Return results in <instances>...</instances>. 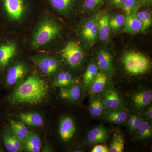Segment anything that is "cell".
Masks as SVG:
<instances>
[{"instance_id": "27", "label": "cell", "mask_w": 152, "mask_h": 152, "mask_svg": "<svg viewBox=\"0 0 152 152\" xmlns=\"http://www.w3.org/2000/svg\"><path fill=\"white\" fill-rule=\"evenodd\" d=\"M27 151L30 152H39L42 148L40 139L35 134H29L26 141Z\"/></svg>"}, {"instance_id": "18", "label": "cell", "mask_w": 152, "mask_h": 152, "mask_svg": "<svg viewBox=\"0 0 152 152\" xmlns=\"http://www.w3.org/2000/svg\"><path fill=\"white\" fill-rule=\"evenodd\" d=\"M101 13L99 20V31L98 36L101 42L106 43L110 38V17L107 13L102 14Z\"/></svg>"}, {"instance_id": "3", "label": "cell", "mask_w": 152, "mask_h": 152, "mask_svg": "<svg viewBox=\"0 0 152 152\" xmlns=\"http://www.w3.org/2000/svg\"><path fill=\"white\" fill-rule=\"evenodd\" d=\"M123 62L126 69L132 75L143 74L151 66L150 60L144 55L137 52H131L125 54Z\"/></svg>"}, {"instance_id": "35", "label": "cell", "mask_w": 152, "mask_h": 152, "mask_svg": "<svg viewBox=\"0 0 152 152\" xmlns=\"http://www.w3.org/2000/svg\"><path fill=\"white\" fill-rule=\"evenodd\" d=\"M107 4L113 7L121 8L125 0H105Z\"/></svg>"}, {"instance_id": "20", "label": "cell", "mask_w": 152, "mask_h": 152, "mask_svg": "<svg viewBox=\"0 0 152 152\" xmlns=\"http://www.w3.org/2000/svg\"><path fill=\"white\" fill-rule=\"evenodd\" d=\"M16 50V46L14 43H8L0 46V67H5L8 64Z\"/></svg>"}, {"instance_id": "12", "label": "cell", "mask_w": 152, "mask_h": 152, "mask_svg": "<svg viewBox=\"0 0 152 152\" xmlns=\"http://www.w3.org/2000/svg\"><path fill=\"white\" fill-rule=\"evenodd\" d=\"M88 112L90 116L94 119H102L106 110L101 94L90 95Z\"/></svg>"}, {"instance_id": "5", "label": "cell", "mask_w": 152, "mask_h": 152, "mask_svg": "<svg viewBox=\"0 0 152 152\" xmlns=\"http://www.w3.org/2000/svg\"><path fill=\"white\" fill-rule=\"evenodd\" d=\"M106 110L126 108L122 98L113 84L109 86L101 94Z\"/></svg>"}, {"instance_id": "4", "label": "cell", "mask_w": 152, "mask_h": 152, "mask_svg": "<svg viewBox=\"0 0 152 152\" xmlns=\"http://www.w3.org/2000/svg\"><path fill=\"white\" fill-rule=\"evenodd\" d=\"M62 55L71 67H79L84 59V54L80 45L75 42L68 43L62 50Z\"/></svg>"}, {"instance_id": "13", "label": "cell", "mask_w": 152, "mask_h": 152, "mask_svg": "<svg viewBox=\"0 0 152 152\" xmlns=\"http://www.w3.org/2000/svg\"><path fill=\"white\" fill-rule=\"evenodd\" d=\"M76 129L75 122L70 117H64L61 120L59 133L61 139L64 141H68L72 138L75 133Z\"/></svg>"}, {"instance_id": "8", "label": "cell", "mask_w": 152, "mask_h": 152, "mask_svg": "<svg viewBox=\"0 0 152 152\" xmlns=\"http://www.w3.org/2000/svg\"><path fill=\"white\" fill-rule=\"evenodd\" d=\"M111 84V77L99 71L87 90L90 95L101 94L107 87Z\"/></svg>"}, {"instance_id": "17", "label": "cell", "mask_w": 152, "mask_h": 152, "mask_svg": "<svg viewBox=\"0 0 152 152\" xmlns=\"http://www.w3.org/2000/svg\"><path fill=\"white\" fill-rule=\"evenodd\" d=\"M26 69L24 65L18 64L9 69L7 77V83L9 86H13L25 75Z\"/></svg>"}, {"instance_id": "30", "label": "cell", "mask_w": 152, "mask_h": 152, "mask_svg": "<svg viewBox=\"0 0 152 152\" xmlns=\"http://www.w3.org/2000/svg\"><path fill=\"white\" fill-rule=\"evenodd\" d=\"M125 141L121 134H116L112 140L110 152H122L124 149Z\"/></svg>"}, {"instance_id": "36", "label": "cell", "mask_w": 152, "mask_h": 152, "mask_svg": "<svg viewBox=\"0 0 152 152\" xmlns=\"http://www.w3.org/2000/svg\"><path fill=\"white\" fill-rule=\"evenodd\" d=\"M91 152H108L109 149L106 145H96L91 151Z\"/></svg>"}, {"instance_id": "34", "label": "cell", "mask_w": 152, "mask_h": 152, "mask_svg": "<svg viewBox=\"0 0 152 152\" xmlns=\"http://www.w3.org/2000/svg\"><path fill=\"white\" fill-rule=\"evenodd\" d=\"M142 112L140 115H139L142 118L146 119L152 122V104Z\"/></svg>"}, {"instance_id": "16", "label": "cell", "mask_w": 152, "mask_h": 152, "mask_svg": "<svg viewBox=\"0 0 152 152\" xmlns=\"http://www.w3.org/2000/svg\"><path fill=\"white\" fill-rule=\"evenodd\" d=\"M136 13L126 15L125 17L124 28L121 33L135 34L140 31L142 23L137 16Z\"/></svg>"}, {"instance_id": "32", "label": "cell", "mask_w": 152, "mask_h": 152, "mask_svg": "<svg viewBox=\"0 0 152 152\" xmlns=\"http://www.w3.org/2000/svg\"><path fill=\"white\" fill-rule=\"evenodd\" d=\"M125 16L122 14H118L110 18V30L113 32L118 31L124 26Z\"/></svg>"}, {"instance_id": "29", "label": "cell", "mask_w": 152, "mask_h": 152, "mask_svg": "<svg viewBox=\"0 0 152 152\" xmlns=\"http://www.w3.org/2000/svg\"><path fill=\"white\" fill-rule=\"evenodd\" d=\"M142 7V5L140 0H125L121 9L128 15L137 12Z\"/></svg>"}, {"instance_id": "15", "label": "cell", "mask_w": 152, "mask_h": 152, "mask_svg": "<svg viewBox=\"0 0 152 152\" xmlns=\"http://www.w3.org/2000/svg\"><path fill=\"white\" fill-rule=\"evenodd\" d=\"M36 64L45 75H50L53 73L59 66V63L56 60L50 58L44 57L34 60Z\"/></svg>"}, {"instance_id": "23", "label": "cell", "mask_w": 152, "mask_h": 152, "mask_svg": "<svg viewBox=\"0 0 152 152\" xmlns=\"http://www.w3.org/2000/svg\"><path fill=\"white\" fill-rule=\"evenodd\" d=\"M19 118L23 123L28 126L39 127L44 124L42 117L37 113H21L19 115Z\"/></svg>"}, {"instance_id": "2", "label": "cell", "mask_w": 152, "mask_h": 152, "mask_svg": "<svg viewBox=\"0 0 152 152\" xmlns=\"http://www.w3.org/2000/svg\"><path fill=\"white\" fill-rule=\"evenodd\" d=\"M58 25L51 20H46L39 26L32 42L33 47L38 48L51 41L59 33Z\"/></svg>"}, {"instance_id": "14", "label": "cell", "mask_w": 152, "mask_h": 152, "mask_svg": "<svg viewBox=\"0 0 152 152\" xmlns=\"http://www.w3.org/2000/svg\"><path fill=\"white\" fill-rule=\"evenodd\" d=\"M129 115L127 109L111 110L107 111L102 119L111 124L126 125Z\"/></svg>"}, {"instance_id": "7", "label": "cell", "mask_w": 152, "mask_h": 152, "mask_svg": "<svg viewBox=\"0 0 152 152\" xmlns=\"http://www.w3.org/2000/svg\"><path fill=\"white\" fill-rule=\"evenodd\" d=\"M110 135V130L100 124L93 128L87 134L86 143L89 145L103 143L108 140Z\"/></svg>"}, {"instance_id": "6", "label": "cell", "mask_w": 152, "mask_h": 152, "mask_svg": "<svg viewBox=\"0 0 152 152\" xmlns=\"http://www.w3.org/2000/svg\"><path fill=\"white\" fill-rule=\"evenodd\" d=\"M101 13H98L89 19L83 26L81 36L84 40L89 45H94L98 37L99 20Z\"/></svg>"}, {"instance_id": "21", "label": "cell", "mask_w": 152, "mask_h": 152, "mask_svg": "<svg viewBox=\"0 0 152 152\" xmlns=\"http://www.w3.org/2000/svg\"><path fill=\"white\" fill-rule=\"evenodd\" d=\"M10 124L11 129L15 137L21 143L24 142L28 135L29 132L23 123L11 119Z\"/></svg>"}, {"instance_id": "24", "label": "cell", "mask_w": 152, "mask_h": 152, "mask_svg": "<svg viewBox=\"0 0 152 152\" xmlns=\"http://www.w3.org/2000/svg\"><path fill=\"white\" fill-rule=\"evenodd\" d=\"M138 140H145L152 137V122L146 119L142 118L141 122L136 133Z\"/></svg>"}, {"instance_id": "19", "label": "cell", "mask_w": 152, "mask_h": 152, "mask_svg": "<svg viewBox=\"0 0 152 152\" xmlns=\"http://www.w3.org/2000/svg\"><path fill=\"white\" fill-rule=\"evenodd\" d=\"M53 9L61 13H67L73 10L81 0H47Z\"/></svg>"}, {"instance_id": "22", "label": "cell", "mask_w": 152, "mask_h": 152, "mask_svg": "<svg viewBox=\"0 0 152 152\" xmlns=\"http://www.w3.org/2000/svg\"><path fill=\"white\" fill-rule=\"evenodd\" d=\"M99 71L96 61L93 60L89 63L84 74L83 78V85L84 88L87 90Z\"/></svg>"}, {"instance_id": "1", "label": "cell", "mask_w": 152, "mask_h": 152, "mask_svg": "<svg viewBox=\"0 0 152 152\" xmlns=\"http://www.w3.org/2000/svg\"><path fill=\"white\" fill-rule=\"evenodd\" d=\"M48 93L46 82L38 76H31L16 89L10 100L15 104L37 105L47 97Z\"/></svg>"}, {"instance_id": "9", "label": "cell", "mask_w": 152, "mask_h": 152, "mask_svg": "<svg viewBox=\"0 0 152 152\" xmlns=\"http://www.w3.org/2000/svg\"><path fill=\"white\" fill-rule=\"evenodd\" d=\"M96 62L99 70L111 77L113 73V64L111 54L105 50L98 51L96 56Z\"/></svg>"}, {"instance_id": "25", "label": "cell", "mask_w": 152, "mask_h": 152, "mask_svg": "<svg viewBox=\"0 0 152 152\" xmlns=\"http://www.w3.org/2000/svg\"><path fill=\"white\" fill-rule=\"evenodd\" d=\"M74 83L72 75L67 72H62L58 74L55 79L53 86L58 88H68Z\"/></svg>"}, {"instance_id": "37", "label": "cell", "mask_w": 152, "mask_h": 152, "mask_svg": "<svg viewBox=\"0 0 152 152\" xmlns=\"http://www.w3.org/2000/svg\"><path fill=\"white\" fill-rule=\"evenodd\" d=\"M140 1L142 6L151 5L152 3V0H140Z\"/></svg>"}, {"instance_id": "31", "label": "cell", "mask_w": 152, "mask_h": 152, "mask_svg": "<svg viewBox=\"0 0 152 152\" xmlns=\"http://www.w3.org/2000/svg\"><path fill=\"white\" fill-rule=\"evenodd\" d=\"M105 0H83L82 6L85 10L94 12L103 5Z\"/></svg>"}, {"instance_id": "28", "label": "cell", "mask_w": 152, "mask_h": 152, "mask_svg": "<svg viewBox=\"0 0 152 152\" xmlns=\"http://www.w3.org/2000/svg\"><path fill=\"white\" fill-rule=\"evenodd\" d=\"M137 16L142 23L140 31L144 33L146 30L152 25V18L151 12L148 10L138 11L136 13Z\"/></svg>"}, {"instance_id": "11", "label": "cell", "mask_w": 152, "mask_h": 152, "mask_svg": "<svg viewBox=\"0 0 152 152\" xmlns=\"http://www.w3.org/2000/svg\"><path fill=\"white\" fill-rule=\"evenodd\" d=\"M132 99L134 108L138 111H142L152 104V91L148 89L139 91L133 95Z\"/></svg>"}, {"instance_id": "33", "label": "cell", "mask_w": 152, "mask_h": 152, "mask_svg": "<svg viewBox=\"0 0 152 152\" xmlns=\"http://www.w3.org/2000/svg\"><path fill=\"white\" fill-rule=\"evenodd\" d=\"M142 118L139 115H134V121L132 126L130 130L131 132L137 133L141 122Z\"/></svg>"}, {"instance_id": "10", "label": "cell", "mask_w": 152, "mask_h": 152, "mask_svg": "<svg viewBox=\"0 0 152 152\" xmlns=\"http://www.w3.org/2000/svg\"><path fill=\"white\" fill-rule=\"evenodd\" d=\"M83 88L81 82L74 83L68 88H60V96L63 99L76 103L80 100Z\"/></svg>"}, {"instance_id": "26", "label": "cell", "mask_w": 152, "mask_h": 152, "mask_svg": "<svg viewBox=\"0 0 152 152\" xmlns=\"http://www.w3.org/2000/svg\"><path fill=\"white\" fill-rule=\"evenodd\" d=\"M4 142L6 149L10 152H17L20 151L21 142L14 134H6L4 136Z\"/></svg>"}]
</instances>
